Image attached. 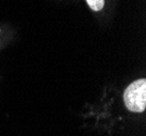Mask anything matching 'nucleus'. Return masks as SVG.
<instances>
[{"label":"nucleus","mask_w":146,"mask_h":136,"mask_svg":"<svg viewBox=\"0 0 146 136\" xmlns=\"http://www.w3.org/2000/svg\"><path fill=\"white\" fill-rule=\"evenodd\" d=\"M123 98L130 111H144L146 107V81L142 79L129 85L124 92Z\"/></svg>","instance_id":"f257e3e1"},{"label":"nucleus","mask_w":146,"mask_h":136,"mask_svg":"<svg viewBox=\"0 0 146 136\" xmlns=\"http://www.w3.org/2000/svg\"><path fill=\"white\" fill-rule=\"evenodd\" d=\"M88 6L91 7V9H93L94 11H99L102 10L105 3V0H86Z\"/></svg>","instance_id":"f03ea898"}]
</instances>
